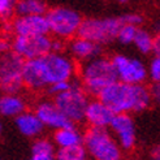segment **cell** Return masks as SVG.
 <instances>
[{"label": "cell", "mask_w": 160, "mask_h": 160, "mask_svg": "<svg viewBox=\"0 0 160 160\" xmlns=\"http://www.w3.org/2000/svg\"><path fill=\"white\" fill-rule=\"evenodd\" d=\"M67 48H68V55L76 62H86L89 60L98 58V56H102L103 52V48L100 46L81 37L72 38L69 43L67 44Z\"/></svg>", "instance_id": "9a60e30c"}, {"label": "cell", "mask_w": 160, "mask_h": 160, "mask_svg": "<svg viewBox=\"0 0 160 160\" xmlns=\"http://www.w3.org/2000/svg\"><path fill=\"white\" fill-rule=\"evenodd\" d=\"M147 76L152 83H159L160 81V58L154 56L147 67Z\"/></svg>", "instance_id": "cb8c5ba5"}, {"label": "cell", "mask_w": 160, "mask_h": 160, "mask_svg": "<svg viewBox=\"0 0 160 160\" xmlns=\"http://www.w3.org/2000/svg\"><path fill=\"white\" fill-rule=\"evenodd\" d=\"M89 100L90 97L82 89L77 78L72 81L68 90L52 98V102L56 104V107L73 125L83 122L85 109L89 104Z\"/></svg>", "instance_id": "8992f818"}, {"label": "cell", "mask_w": 160, "mask_h": 160, "mask_svg": "<svg viewBox=\"0 0 160 160\" xmlns=\"http://www.w3.org/2000/svg\"><path fill=\"white\" fill-rule=\"evenodd\" d=\"M82 146L92 160H124V152L108 129L89 128L83 133Z\"/></svg>", "instance_id": "277c9868"}, {"label": "cell", "mask_w": 160, "mask_h": 160, "mask_svg": "<svg viewBox=\"0 0 160 160\" xmlns=\"http://www.w3.org/2000/svg\"><path fill=\"white\" fill-rule=\"evenodd\" d=\"M98 99L113 112L118 113H142L152 106L150 89L146 85H126L116 81L106 87Z\"/></svg>", "instance_id": "7a4b0ae2"}, {"label": "cell", "mask_w": 160, "mask_h": 160, "mask_svg": "<svg viewBox=\"0 0 160 160\" xmlns=\"http://www.w3.org/2000/svg\"><path fill=\"white\" fill-rule=\"evenodd\" d=\"M117 81L126 85H145L148 79L147 67L141 59L125 53H116L111 58Z\"/></svg>", "instance_id": "ba28073f"}, {"label": "cell", "mask_w": 160, "mask_h": 160, "mask_svg": "<svg viewBox=\"0 0 160 160\" xmlns=\"http://www.w3.org/2000/svg\"><path fill=\"white\" fill-rule=\"evenodd\" d=\"M113 116H115V113L104 103L100 102L98 98H95V99L89 100V104H87V107L85 109L83 121L89 125V128L108 129Z\"/></svg>", "instance_id": "5bb4252c"}, {"label": "cell", "mask_w": 160, "mask_h": 160, "mask_svg": "<svg viewBox=\"0 0 160 160\" xmlns=\"http://www.w3.org/2000/svg\"><path fill=\"white\" fill-rule=\"evenodd\" d=\"M11 52V42L7 38L0 37V56Z\"/></svg>", "instance_id": "f1b7e54d"}, {"label": "cell", "mask_w": 160, "mask_h": 160, "mask_svg": "<svg viewBox=\"0 0 160 160\" xmlns=\"http://www.w3.org/2000/svg\"><path fill=\"white\" fill-rule=\"evenodd\" d=\"M121 21L118 17H89L83 18L77 37L85 38L98 46L109 44L116 41Z\"/></svg>", "instance_id": "52a82bcc"}, {"label": "cell", "mask_w": 160, "mask_h": 160, "mask_svg": "<svg viewBox=\"0 0 160 160\" xmlns=\"http://www.w3.org/2000/svg\"><path fill=\"white\" fill-rule=\"evenodd\" d=\"M77 62L67 52H50L41 59L23 61L22 83L30 91L47 90L51 85L77 77Z\"/></svg>", "instance_id": "6da1fadb"}, {"label": "cell", "mask_w": 160, "mask_h": 160, "mask_svg": "<svg viewBox=\"0 0 160 160\" xmlns=\"http://www.w3.org/2000/svg\"><path fill=\"white\" fill-rule=\"evenodd\" d=\"M33 112L41 120L44 129H51L55 132L62 129V128H67L69 125H73L61 113V111L56 107L52 99H41L34 106Z\"/></svg>", "instance_id": "7c38bea8"}, {"label": "cell", "mask_w": 160, "mask_h": 160, "mask_svg": "<svg viewBox=\"0 0 160 160\" xmlns=\"http://www.w3.org/2000/svg\"><path fill=\"white\" fill-rule=\"evenodd\" d=\"M56 160H89V156L85 147L79 145L68 148H56Z\"/></svg>", "instance_id": "7402d4cb"}, {"label": "cell", "mask_w": 160, "mask_h": 160, "mask_svg": "<svg viewBox=\"0 0 160 160\" xmlns=\"http://www.w3.org/2000/svg\"><path fill=\"white\" fill-rule=\"evenodd\" d=\"M67 48V44L61 39L52 38V44H51V52H64Z\"/></svg>", "instance_id": "83f0119b"}, {"label": "cell", "mask_w": 160, "mask_h": 160, "mask_svg": "<svg viewBox=\"0 0 160 160\" xmlns=\"http://www.w3.org/2000/svg\"><path fill=\"white\" fill-rule=\"evenodd\" d=\"M150 160H160V148H159V146H155L152 150H151Z\"/></svg>", "instance_id": "4dcf8cb0"}, {"label": "cell", "mask_w": 160, "mask_h": 160, "mask_svg": "<svg viewBox=\"0 0 160 160\" xmlns=\"http://www.w3.org/2000/svg\"><path fill=\"white\" fill-rule=\"evenodd\" d=\"M52 37H14L11 42V51L21 58L23 61L41 59L51 52Z\"/></svg>", "instance_id": "30bf717a"}, {"label": "cell", "mask_w": 160, "mask_h": 160, "mask_svg": "<svg viewBox=\"0 0 160 160\" xmlns=\"http://www.w3.org/2000/svg\"><path fill=\"white\" fill-rule=\"evenodd\" d=\"M117 3H120V4H125V3H128L129 2V0H116Z\"/></svg>", "instance_id": "1f68e13d"}, {"label": "cell", "mask_w": 160, "mask_h": 160, "mask_svg": "<svg viewBox=\"0 0 160 160\" xmlns=\"http://www.w3.org/2000/svg\"><path fill=\"white\" fill-rule=\"evenodd\" d=\"M137 29L138 28H134L130 25H121V28H120L118 33H117L116 41L122 46H132L135 33H137Z\"/></svg>", "instance_id": "603a6c76"}, {"label": "cell", "mask_w": 160, "mask_h": 160, "mask_svg": "<svg viewBox=\"0 0 160 160\" xmlns=\"http://www.w3.org/2000/svg\"><path fill=\"white\" fill-rule=\"evenodd\" d=\"M47 4L43 0H16L14 13L17 16H44Z\"/></svg>", "instance_id": "ffe728a7"}, {"label": "cell", "mask_w": 160, "mask_h": 160, "mask_svg": "<svg viewBox=\"0 0 160 160\" xmlns=\"http://www.w3.org/2000/svg\"><path fill=\"white\" fill-rule=\"evenodd\" d=\"M29 160H56V147L47 137H39L33 141Z\"/></svg>", "instance_id": "d6986e66"}, {"label": "cell", "mask_w": 160, "mask_h": 160, "mask_svg": "<svg viewBox=\"0 0 160 160\" xmlns=\"http://www.w3.org/2000/svg\"><path fill=\"white\" fill-rule=\"evenodd\" d=\"M77 74L78 82L89 97L90 95L98 97L106 87L117 81L111 59L103 55L82 62V65L78 68Z\"/></svg>", "instance_id": "3957f363"}, {"label": "cell", "mask_w": 160, "mask_h": 160, "mask_svg": "<svg viewBox=\"0 0 160 160\" xmlns=\"http://www.w3.org/2000/svg\"><path fill=\"white\" fill-rule=\"evenodd\" d=\"M3 132V121H2V118H0V134H2Z\"/></svg>", "instance_id": "d6a6232c"}, {"label": "cell", "mask_w": 160, "mask_h": 160, "mask_svg": "<svg viewBox=\"0 0 160 160\" xmlns=\"http://www.w3.org/2000/svg\"><path fill=\"white\" fill-rule=\"evenodd\" d=\"M23 60L12 51L0 56V92L20 94L22 83Z\"/></svg>", "instance_id": "9c48e42d"}, {"label": "cell", "mask_w": 160, "mask_h": 160, "mask_svg": "<svg viewBox=\"0 0 160 160\" xmlns=\"http://www.w3.org/2000/svg\"><path fill=\"white\" fill-rule=\"evenodd\" d=\"M14 125L17 132L25 138L29 139H37L39 137H43L44 126L41 122V120L37 117L33 111H25L23 113L14 118Z\"/></svg>", "instance_id": "2e32d148"}, {"label": "cell", "mask_w": 160, "mask_h": 160, "mask_svg": "<svg viewBox=\"0 0 160 160\" xmlns=\"http://www.w3.org/2000/svg\"><path fill=\"white\" fill-rule=\"evenodd\" d=\"M120 21H121L122 25H130L134 28H141L142 23L145 22L143 16L139 13H125L122 16H120Z\"/></svg>", "instance_id": "d4e9b609"}, {"label": "cell", "mask_w": 160, "mask_h": 160, "mask_svg": "<svg viewBox=\"0 0 160 160\" xmlns=\"http://www.w3.org/2000/svg\"><path fill=\"white\" fill-rule=\"evenodd\" d=\"M16 0H0V18L8 20L14 14Z\"/></svg>", "instance_id": "484cf974"}, {"label": "cell", "mask_w": 160, "mask_h": 160, "mask_svg": "<svg viewBox=\"0 0 160 160\" xmlns=\"http://www.w3.org/2000/svg\"><path fill=\"white\" fill-rule=\"evenodd\" d=\"M53 145L56 148H68L82 145L83 132L77 125H69L62 129L55 130L52 134Z\"/></svg>", "instance_id": "ac0fdd59"}, {"label": "cell", "mask_w": 160, "mask_h": 160, "mask_svg": "<svg viewBox=\"0 0 160 160\" xmlns=\"http://www.w3.org/2000/svg\"><path fill=\"white\" fill-rule=\"evenodd\" d=\"M44 16L52 38L61 39L64 42L77 37L79 26H81L83 20L79 12H77L73 8L62 5L47 9Z\"/></svg>", "instance_id": "5b68a950"}, {"label": "cell", "mask_w": 160, "mask_h": 160, "mask_svg": "<svg viewBox=\"0 0 160 160\" xmlns=\"http://www.w3.org/2000/svg\"><path fill=\"white\" fill-rule=\"evenodd\" d=\"M108 130L115 137L122 152H132L137 147V128L132 115H115L108 126Z\"/></svg>", "instance_id": "8fae6325"}, {"label": "cell", "mask_w": 160, "mask_h": 160, "mask_svg": "<svg viewBox=\"0 0 160 160\" xmlns=\"http://www.w3.org/2000/svg\"><path fill=\"white\" fill-rule=\"evenodd\" d=\"M0 160H3V159H2V156H0Z\"/></svg>", "instance_id": "836d02e7"}, {"label": "cell", "mask_w": 160, "mask_h": 160, "mask_svg": "<svg viewBox=\"0 0 160 160\" xmlns=\"http://www.w3.org/2000/svg\"><path fill=\"white\" fill-rule=\"evenodd\" d=\"M133 160H138V159H133Z\"/></svg>", "instance_id": "e575fe53"}, {"label": "cell", "mask_w": 160, "mask_h": 160, "mask_svg": "<svg viewBox=\"0 0 160 160\" xmlns=\"http://www.w3.org/2000/svg\"><path fill=\"white\" fill-rule=\"evenodd\" d=\"M155 39H156V37L151 33L150 30H147L145 28H138L137 33H135V37H134V41H133V46L142 55H148V53H152V47L155 43Z\"/></svg>", "instance_id": "44dd1931"}, {"label": "cell", "mask_w": 160, "mask_h": 160, "mask_svg": "<svg viewBox=\"0 0 160 160\" xmlns=\"http://www.w3.org/2000/svg\"><path fill=\"white\" fill-rule=\"evenodd\" d=\"M72 81H73V79H72ZM72 81L53 83V85H51V86L48 87V89H47V92H48L51 97L53 98V97H56V95H59V94L64 92L65 90H68V89H69V86H70V83H72Z\"/></svg>", "instance_id": "4316f807"}, {"label": "cell", "mask_w": 160, "mask_h": 160, "mask_svg": "<svg viewBox=\"0 0 160 160\" xmlns=\"http://www.w3.org/2000/svg\"><path fill=\"white\" fill-rule=\"evenodd\" d=\"M9 28L14 37L50 35L46 16H16Z\"/></svg>", "instance_id": "4fadbf2b"}, {"label": "cell", "mask_w": 160, "mask_h": 160, "mask_svg": "<svg viewBox=\"0 0 160 160\" xmlns=\"http://www.w3.org/2000/svg\"><path fill=\"white\" fill-rule=\"evenodd\" d=\"M28 111V100L21 94H0V116L16 118Z\"/></svg>", "instance_id": "e0dca14e"}, {"label": "cell", "mask_w": 160, "mask_h": 160, "mask_svg": "<svg viewBox=\"0 0 160 160\" xmlns=\"http://www.w3.org/2000/svg\"><path fill=\"white\" fill-rule=\"evenodd\" d=\"M0 94H2V92H0Z\"/></svg>", "instance_id": "d590c367"}, {"label": "cell", "mask_w": 160, "mask_h": 160, "mask_svg": "<svg viewBox=\"0 0 160 160\" xmlns=\"http://www.w3.org/2000/svg\"><path fill=\"white\" fill-rule=\"evenodd\" d=\"M150 89V94H151V98H152V102H159L160 99V85L159 83H152V86L148 87Z\"/></svg>", "instance_id": "f546056e"}]
</instances>
